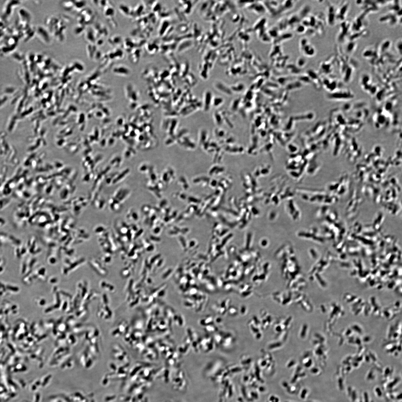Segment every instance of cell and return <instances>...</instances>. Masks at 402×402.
Wrapping results in <instances>:
<instances>
[{"mask_svg":"<svg viewBox=\"0 0 402 402\" xmlns=\"http://www.w3.org/2000/svg\"><path fill=\"white\" fill-rule=\"evenodd\" d=\"M392 113L381 107L378 109L373 116V122L377 129L388 127L391 123Z\"/></svg>","mask_w":402,"mask_h":402,"instance_id":"obj_1","label":"cell"},{"mask_svg":"<svg viewBox=\"0 0 402 402\" xmlns=\"http://www.w3.org/2000/svg\"><path fill=\"white\" fill-rule=\"evenodd\" d=\"M360 84L363 90L372 96H376L381 89L378 84L374 82L372 77L367 74L361 76Z\"/></svg>","mask_w":402,"mask_h":402,"instance_id":"obj_2","label":"cell"},{"mask_svg":"<svg viewBox=\"0 0 402 402\" xmlns=\"http://www.w3.org/2000/svg\"><path fill=\"white\" fill-rule=\"evenodd\" d=\"M323 74L328 76L334 75L335 71L338 70L337 60L336 55H332L325 61L322 62L319 67Z\"/></svg>","mask_w":402,"mask_h":402,"instance_id":"obj_3","label":"cell"},{"mask_svg":"<svg viewBox=\"0 0 402 402\" xmlns=\"http://www.w3.org/2000/svg\"><path fill=\"white\" fill-rule=\"evenodd\" d=\"M354 97L355 95L351 90L343 87L333 93H329V98L336 101H347L352 100Z\"/></svg>","mask_w":402,"mask_h":402,"instance_id":"obj_4","label":"cell"},{"mask_svg":"<svg viewBox=\"0 0 402 402\" xmlns=\"http://www.w3.org/2000/svg\"><path fill=\"white\" fill-rule=\"evenodd\" d=\"M362 56L372 65H376L380 58L378 47L371 46L366 48L362 52Z\"/></svg>","mask_w":402,"mask_h":402,"instance_id":"obj_5","label":"cell"},{"mask_svg":"<svg viewBox=\"0 0 402 402\" xmlns=\"http://www.w3.org/2000/svg\"><path fill=\"white\" fill-rule=\"evenodd\" d=\"M352 23V21L347 20L341 22L337 37L339 43H344L349 37L351 33Z\"/></svg>","mask_w":402,"mask_h":402,"instance_id":"obj_6","label":"cell"},{"mask_svg":"<svg viewBox=\"0 0 402 402\" xmlns=\"http://www.w3.org/2000/svg\"><path fill=\"white\" fill-rule=\"evenodd\" d=\"M323 83L329 93H333L342 87V83L335 75L328 76V77L325 78Z\"/></svg>","mask_w":402,"mask_h":402,"instance_id":"obj_7","label":"cell"},{"mask_svg":"<svg viewBox=\"0 0 402 402\" xmlns=\"http://www.w3.org/2000/svg\"><path fill=\"white\" fill-rule=\"evenodd\" d=\"M367 13L364 12L358 16L352 23L351 32L361 31L366 29Z\"/></svg>","mask_w":402,"mask_h":402,"instance_id":"obj_8","label":"cell"},{"mask_svg":"<svg viewBox=\"0 0 402 402\" xmlns=\"http://www.w3.org/2000/svg\"><path fill=\"white\" fill-rule=\"evenodd\" d=\"M350 3L348 1H343L337 5V21L341 22L346 20L349 12Z\"/></svg>","mask_w":402,"mask_h":402,"instance_id":"obj_9","label":"cell"},{"mask_svg":"<svg viewBox=\"0 0 402 402\" xmlns=\"http://www.w3.org/2000/svg\"><path fill=\"white\" fill-rule=\"evenodd\" d=\"M300 51L304 56L307 57H313L315 54L316 50L313 45L309 43L308 40L304 38L300 40Z\"/></svg>","mask_w":402,"mask_h":402,"instance_id":"obj_10","label":"cell"},{"mask_svg":"<svg viewBox=\"0 0 402 402\" xmlns=\"http://www.w3.org/2000/svg\"><path fill=\"white\" fill-rule=\"evenodd\" d=\"M337 6L332 3H329L327 6L325 20L329 26H334L337 22Z\"/></svg>","mask_w":402,"mask_h":402,"instance_id":"obj_11","label":"cell"},{"mask_svg":"<svg viewBox=\"0 0 402 402\" xmlns=\"http://www.w3.org/2000/svg\"><path fill=\"white\" fill-rule=\"evenodd\" d=\"M380 22L387 23L393 26L398 23H401L402 18H400L394 13L390 12L382 15L379 19Z\"/></svg>","mask_w":402,"mask_h":402,"instance_id":"obj_12","label":"cell"},{"mask_svg":"<svg viewBox=\"0 0 402 402\" xmlns=\"http://www.w3.org/2000/svg\"><path fill=\"white\" fill-rule=\"evenodd\" d=\"M389 10V12L396 14L400 18H402V3L401 1H390Z\"/></svg>","mask_w":402,"mask_h":402,"instance_id":"obj_13","label":"cell"},{"mask_svg":"<svg viewBox=\"0 0 402 402\" xmlns=\"http://www.w3.org/2000/svg\"><path fill=\"white\" fill-rule=\"evenodd\" d=\"M391 45L392 42L390 40H386L382 42L378 47L380 56H383L387 55L388 53H389V51L390 50Z\"/></svg>","mask_w":402,"mask_h":402,"instance_id":"obj_14","label":"cell"},{"mask_svg":"<svg viewBox=\"0 0 402 402\" xmlns=\"http://www.w3.org/2000/svg\"><path fill=\"white\" fill-rule=\"evenodd\" d=\"M129 67L123 64H119L113 68L114 73L121 75H128L131 73V70Z\"/></svg>","mask_w":402,"mask_h":402,"instance_id":"obj_15","label":"cell"},{"mask_svg":"<svg viewBox=\"0 0 402 402\" xmlns=\"http://www.w3.org/2000/svg\"><path fill=\"white\" fill-rule=\"evenodd\" d=\"M347 44L345 46V50L346 53L352 55L355 53L357 48V41L348 40Z\"/></svg>","mask_w":402,"mask_h":402,"instance_id":"obj_16","label":"cell"},{"mask_svg":"<svg viewBox=\"0 0 402 402\" xmlns=\"http://www.w3.org/2000/svg\"><path fill=\"white\" fill-rule=\"evenodd\" d=\"M141 49L136 47L131 51L130 59L133 64H136L138 62L141 57Z\"/></svg>","mask_w":402,"mask_h":402,"instance_id":"obj_17","label":"cell"},{"mask_svg":"<svg viewBox=\"0 0 402 402\" xmlns=\"http://www.w3.org/2000/svg\"><path fill=\"white\" fill-rule=\"evenodd\" d=\"M122 46L127 51H131L136 46V43L134 40L130 38H127L123 40Z\"/></svg>","mask_w":402,"mask_h":402,"instance_id":"obj_18","label":"cell"},{"mask_svg":"<svg viewBox=\"0 0 402 402\" xmlns=\"http://www.w3.org/2000/svg\"><path fill=\"white\" fill-rule=\"evenodd\" d=\"M295 1H283V3H281L280 5L279 12L281 13L291 9L295 5Z\"/></svg>","mask_w":402,"mask_h":402,"instance_id":"obj_19","label":"cell"},{"mask_svg":"<svg viewBox=\"0 0 402 402\" xmlns=\"http://www.w3.org/2000/svg\"><path fill=\"white\" fill-rule=\"evenodd\" d=\"M123 41V40H122V36L118 35L114 36L111 38L110 40V43L112 44V45L117 48H120L122 46Z\"/></svg>","mask_w":402,"mask_h":402,"instance_id":"obj_20","label":"cell"},{"mask_svg":"<svg viewBox=\"0 0 402 402\" xmlns=\"http://www.w3.org/2000/svg\"><path fill=\"white\" fill-rule=\"evenodd\" d=\"M300 18L298 15H292L290 17V18L287 19L288 26L291 27L297 25L300 22Z\"/></svg>","mask_w":402,"mask_h":402,"instance_id":"obj_21","label":"cell"},{"mask_svg":"<svg viewBox=\"0 0 402 402\" xmlns=\"http://www.w3.org/2000/svg\"><path fill=\"white\" fill-rule=\"evenodd\" d=\"M119 9L120 12L122 15L126 17H132L133 9H132L126 5H122L120 6Z\"/></svg>","mask_w":402,"mask_h":402,"instance_id":"obj_22","label":"cell"},{"mask_svg":"<svg viewBox=\"0 0 402 402\" xmlns=\"http://www.w3.org/2000/svg\"><path fill=\"white\" fill-rule=\"evenodd\" d=\"M279 31L280 30H279L277 26H275L270 29L268 31L267 33L271 39L274 38L275 39L280 35L279 33Z\"/></svg>","mask_w":402,"mask_h":402,"instance_id":"obj_23","label":"cell"},{"mask_svg":"<svg viewBox=\"0 0 402 402\" xmlns=\"http://www.w3.org/2000/svg\"><path fill=\"white\" fill-rule=\"evenodd\" d=\"M113 55H114V58L117 60H120L123 58L124 53L120 48H117L114 50Z\"/></svg>","mask_w":402,"mask_h":402,"instance_id":"obj_24","label":"cell"},{"mask_svg":"<svg viewBox=\"0 0 402 402\" xmlns=\"http://www.w3.org/2000/svg\"><path fill=\"white\" fill-rule=\"evenodd\" d=\"M169 23L167 21H163L160 24V28L159 34L160 36H163L167 31Z\"/></svg>","mask_w":402,"mask_h":402,"instance_id":"obj_25","label":"cell"},{"mask_svg":"<svg viewBox=\"0 0 402 402\" xmlns=\"http://www.w3.org/2000/svg\"><path fill=\"white\" fill-rule=\"evenodd\" d=\"M307 64V60L303 57H299L296 61V66L299 68H304Z\"/></svg>","mask_w":402,"mask_h":402,"instance_id":"obj_26","label":"cell"},{"mask_svg":"<svg viewBox=\"0 0 402 402\" xmlns=\"http://www.w3.org/2000/svg\"><path fill=\"white\" fill-rule=\"evenodd\" d=\"M402 42L401 39H400L398 40L395 44V48L396 51H397V52L399 53V54L400 55V56H401L402 55Z\"/></svg>","mask_w":402,"mask_h":402,"instance_id":"obj_27","label":"cell"},{"mask_svg":"<svg viewBox=\"0 0 402 402\" xmlns=\"http://www.w3.org/2000/svg\"><path fill=\"white\" fill-rule=\"evenodd\" d=\"M295 31L298 34H303L306 31V27L302 24L298 25L296 27Z\"/></svg>","mask_w":402,"mask_h":402,"instance_id":"obj_28","label":"cell"},{"mask_svg":"<svg viewBox=\"0 0 402 402\" xmlns=\"http://www.w3.org/2000/svg\"><path fill=\"white\" fill-rule=\"evenodd\" d=\"M376 390L377 394H378V395L379 396V397H380V396L382 395V392L381 391V390L379 388H376Z\"/></svg>","mask_w":402,"mask_h":402,"instance_id":"obj_29","label":"cell"},{"mask_svg":"<svg viewBox=\"0 0 402 402\" xmlns=\"http://www.w3.org/2000/svg\"><path fill=\"white\" fill-rule=\"evenodd\" d=\"M397 382H398V380H395L394 381V382L391 383V384L389 385V387L390 388L392 387V386H393L395 385V384L396 383H397Z\"/></svg>","mask_w":402,"mask_h":402,"instance_id":"obj_30","label":"cell"},{"mask_svg":"<svg viewBox=\"0 0 402 402\" xmlns=\"http://www.w3.org/2000/svg\"><path fill=\"white\" fill-rule=\"evenodd\" d=\"M338 383H339V386L341 389H342V380L341 379H340L339 380Z\"/></svg>","mask_w":402,"mask_h":402,"instance_id":"obj_31","label":"cell"},{"mask_svg":"<svg viewBox=\"0 0 402 402\" xmlns=\"http://www.w3.org/2000/svg\"><path fill=\"white\" fill-rule=\"evenodd\" d=\"M364 395H365V402H368L369 400H368V395H367V393H366V392H365V393L364 394Z\"/></svg>","mask_w":402,"mask_h":402,"instance_id":"obj_32","label":"cell"},{"mask_svg":"<svg viewBox=\"0 0 402 402\" xmlns=\"http://www.w3.org/2000/svg\"><path fill=\"white\" fill-rule=\"evenodd\" d=\"M356 399V392L355 391V392H353V394H352V399H353V401H355V400Z\"/></svg>","mask_w":402,"mask_h":402,"instance_id":"obj_33","label":"cell"},{"mask_svg":"<svg viewBox=\"0 0 402 402\" xmlns=\"http://www.w3.org/2000/svg\"><path fill=\"white\" fill-rule=\"evenodd\" d=\"M401 398H402V397H401V394H400V396L399 395V396H398V397H397V399H401Z\"/></svg>","mask_w":402,"mask_h":402,"instance_id":"obj_34","label":"cell"},{"mask_svg":"<svg viewBox=\"0 0 402 402\" xmlns=\"http://www.w3.org/2000/svg\"></svg>","mask_w":402,"mask_h":402,"instance_id":"obj_35","label":"cell"}]
</instances>
